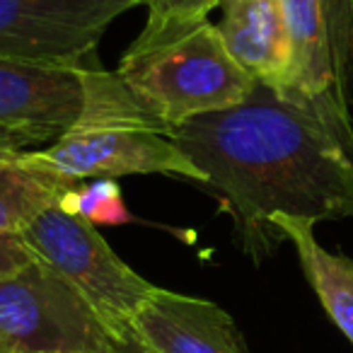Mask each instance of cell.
<instances>
[{
  "label": "cell",
  "mask_w": 353,
  "mask_h": 353,
  "mask_svg": "<svg viewBox=\"0 0 353 353\" xmlns=\"http://www.w3.org/2000/svg\"><path fill=\"white\" fill-rule=\"evenodd\" d=\"M254 264L281 242L276 216L353 218V157L310 109L254 85L242 104L172 128Z\"/></svg>",
  "instance_id": "obj_1"
},
{
  "label": "cell",
  "mask_w": 353,
  "mask_h": 353,
  "mask_svg": "<svg viewBox=\"0 0 353 353\" xmlns=\"http://www.w3.org/2000/svg\"><path fill=\"white\" fill-rule=\"evenodd\" d=\"M22 162L78 187L88 179L170 174L203 184L201 172L123 85L99 61L83 65V107L68 131L41 150H25Z\"/></svg>",
  "instance_id": "obj_2"
},
{
  "label": "cell",
  "mask_w": 353,
  "mask_h": 353,
  "mask_svg": "<svg viewBox=\"0 0 353 353\" xmlns=\"http://www.w3.org/2000/svg\"><path fill=\"white\" fill-rule=\"evenodd\" d=\"M117 75L170 131L237 107L256 85L232 61L211 20L157 44H131Z\"/></svg>",
  "instance_id": "obj_3"
},
{
  "label": "cell",
  "mask_w": 353,
  "mask_h": 353,
  "mask_svg": "<svg viewBox=\"0 0 353 353\" xmlns=\"http://www.w3.org/2000/svg\"><path fill=\"white\" fill-rule=\"evenodd\" d=\"M20 237L37 261L85 300L119 346L128 341L133 317L157 285L133 271L92 223L70 216L56 203L37 216Z\"/></svg>",
  "instance_id": "obj_4"
},
{
  "label": "cell",
  "mask_w": 353,
  "mask_h": 353,
  "mask_svg": "<svg viewBox=\"0 0 353 353\" xmlns=\"http://www.w3.org/2000/svg\"><path fill=\"white\" fill-rule=\"evenodd\" d=\"M117 346L85 300L41 261L0 279L3 353H114Z\"/></svg>",
  "instance_id": "obj_5"
},
{
  "label": "cell",
  "mask_w": 353,
  "mask_h": 353,
  "mask_svg": "<svg viewBox=\"0 0 353 353\" xmlns=\"http://www.w3.org/2000/svg\"><path fill=\"white\" fill-rule=\"evenodd\" d=\"M145 0H0V56L85 65L107 30Z\"/></svg>",
  "instance_id": "obj_6"
},
{
  "label": "cell",
  "mask_w": 353,
  "mask_h": 353,
  "mask_svg": "<svg viewBox=\"0 0 353 353\" xmlns=\"http://www.w3.org/2000/svg\"><path fill=\"white\" fill-rule=\"evenodd\" d=\"M80 107L83 65L0 56V128L27 148L59 141L78 119Z\"/></svg>",
  "instance_id": "obj_7"
},
{
  "label": "cell",
  "mask_w": 353,
  "mask_h": 353,
  "mask_svg": "<svg viewBox=\"0 0 353 353\" xmlns=\"http://www.w3.org/2000/svg\"><path fill=\"white\" fill-rule=\"evenodd\" d=\"M290 41V78L283 99L310 109L353 157L351 104L336 78L322 0H281Z\"/></svg>",
  "instance_id": "obj_8"
},
{
  "label": "cell",
  "mask_w": 353,
  "mask_h": 353,
  "mask_svg": "<svg viewBox=\"0 0 353 353\" xmlns=\"http://www.w3.org/2000/svg\"><path fill=\"white\" fill-rule=\"evenodd\" d=\"M126 343L141 353H250L221 305L165 288L138 310Z\"/></svg>",
  "instance_id": "obj_9"
},
{
  "label": "cell",
  "mask_w": 353,
  "mask_h": 353,
  "mask_svg": "<svg viewBox=\"0 0 353 353\" xmlns=\"http://www.w3.org/2000/svg\"><path fill=\"white\" fill-rule=\"evenodd\" d=\"M218 32L228 54L256 85L283 94L290 78V41L281 0H223Z\"/></svg>",
  "instance_id": "obj_10"
},
{
  "label": "cell",
  "mask_w": 353,
  "mask_h": 353,
  "mask_svg": "<svg viewBox=\"0 0 353 353\" xmlns=\"http://www.w3.org/2000/svg\"><path fill=\"white\" fill-rule=\"evenodd\" d=\"M271 225L295 247L300 266L322 307L353 346V259L327 252L314 237L317 223L305 218L276 216Z\"/></svg>",
  "instance_id": "obj_11"
},
{
  "label": "cell",
  "mask_w": 353,
  "mask_h": 353,
  "mask_svg": "<svg viewBox=\"0 0 353 353\" xmlns=\"http://www.w3.org/2000/svg\"><path fill=\"white\" fill-rule=\"evenodd\" d=\"M20 155L0 165V235H20L37 216L56 206L61 196L73 189L56 176L25 165Z\"/></svg>",
  "instance_id": "obj_12"
},
{
  "label": "cell",
  "mask_w": 353,
  "mask_h": 353,
  "mask_svg": "<svg viewBox=\"0 0 353 353\" xmlns=\"http://www.w3.org/2000/svg\"><path fill=\"white\" fill-rule=\"evenodd\" d=\"M59 206L70 216L92 223L94 228L123 225L133 221L117 179H90V184H78L61 196Z\"/></svg>",
  "instance_id": "obj_13"
},
{
  "label": "cell",
  "mask_w": 353,
  "mask_h": 353,
  "mask_svg": "<svg viewBox=\"0 0 353 353\" xmlns=\"http://www.w3.org/2000/svg\"><path fill=\"white\" fill-rule=\"evenodd\" d=\"M223 0H145L148 20L133 44H157L208 20Z\"/></svg>",
  "instance_id": "obj_14"
},
{
  "label": "cell",
  "mask_w": 353,
  "mask_h": 353,
  "mask_svg": "<svg viewBox=\"0 0 353 353\" xmlns=\"http://www.w3.org/2000/svg\"><path fill=\"white\" fill-rule=\"evenodd\" d=\"M336 78L343 99L353 102V0H322Z\"/></svg>",
  "instance_id": "obj_15"
},
{
  "label": "cell",
  "mask_w": 353,
  "mask_h": 353,
  "mask_svg": "<svg viewBox=\"0 0 353 353\" xmlns=\"http://www.w3.org/2000/svg\"><path fill=\"white\" fill-rule=\"evenodd\" d=\"M32 261H37L34 254L20 235H0V279L27 269Z\"/></svg>",
  "instance_id": "obj_16"
},
{
  "label": "cell",
  "mask_w": 353,
  "mask_h": 353,
  "mask_svg": "<svg viewBox=\"0 0 353 353\" xmlns=\"http://www.w3.org/2000/svg\"><path fill=\"white\" fill-rule=\"evenodd\" d=\"M25 150H27V145L20 141V138L0 128V165L12 162L20 152H25Z\"/></svg>",
  "instance_id": "obj_17"
},
{
  "label": "cell",
  "mask_w": 353,
  "mask_h": 353,
  "mask_svg": "<svg viewBox=\"0 0 353 353\" xmlns=\"http://www.w3.org/2000/svg\"><path fill=\"white\" fill-rule=\"evenodd\" d=\"M119 353H141V351H138L136 346H131V343H121V346H119Z\"/></svg>",
  "instance_id": "obj_18"
},
{
  "label": "cell",
  "mask_w": 353,
  "mask_h": 353,
  "mask_svg": "<svg viewBox=\"0 0 353 353\" xmlns=\"http://www.w3.org/2000/svg\"><path fill=\"white\" fill-rule=\"evenodd\" d=\"M114 353H119V346H117V351H114Z\"/></svg>",
  "instance_id": "obj_19"
},
{
  "label": "cell",
  "mask_w": 353,
  "mask_h": 353,
  "mask_svg": "<svg viewBox=\"0 0 353 353\" xmlns=\"http://www.w3.org/2000/svg\"><path fill=\"white\" fill-rule=\"evenodd\" d=\"M0 353H3V351H0Z\"/></svg>",
  "instance_id": "obj_20"
}]
</instances>
